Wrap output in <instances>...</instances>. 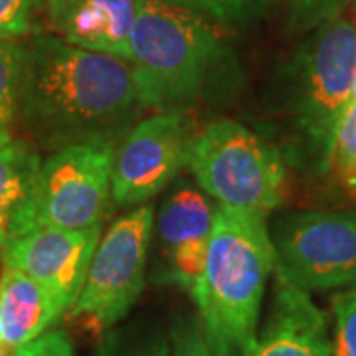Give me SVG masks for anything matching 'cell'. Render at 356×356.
<instances>
[{
	"mask_svg": "<svg viewBox=\"0 0 356 356\" xmlns=\"http://www.w3.org/2000/svg\"><path fill=\"white\" fill-rule=\"evenodd\" d=\"M250 356H331L327 315L309 293L275 275L269 317Z\"/></svg>",
	"mask_w": 356,
	"mask_h": 356,
	"instance_id": "7c38bea8",
	"label": "cell"
},
{
	"mask_svg": "<svg viewBox=\"0 0 356 356\" xmlns=\"http://www.w3.org/2000/svg\"><path fill=\"white\" fill-rule=\"evenodd\" d=\"M36 0H0V42L26 36L32 28Z\"/></svg>",
	"mask_w": 356,
	"mask_h": 356,
	"instance_id": "44dd1931",
	"label": "cell"
},
{
	"mask_svg": "<svg viewBox=\"0 0 356 356\" xmlns=\"http://www.w3.org/2000/svg\"><path fill=\"white\" fill-rule=\"evenodd\" d=\"M135 0H77L58 24L67 44L129 62Z\"/></svg>",
	"mask_w": 356,
	"mask_h": 356,
	"instance_id": "5bb4252c",
	"label": "cell"
},
{
	"mask_svg": "<svg viewBox=\"0 0 356 356\" xmlns=\"http://www.w3.org/2000/svg\"><path fill=\"white\" fill-rule=\"evenodd\" d=\"M46 2H48V13H50L51 22L58 28V24L64 20L67 10L76 4L77 0H46Z\"/></svg>",
	"mask_w": 356,
	"mask_h": 356,
	"instance_id": "d4e9b609",
	"label": "cell"
},
{
	"mask_svg": "<svg viewBox=\"0 0 356 356\" xmlns=\"http://www.w3.org/2000/svg\"><path fill=\"white\" fill-rule=\"evenodd\" d=\"M143 111L127 60L42 36L24 46L18 127L40 147L111 143L135 127Z\"/></svg>",
	"mask_w": 356,
	"mask_h": 356,
	"instance_id": "6da1fadb",
	"label": "cell"
},
{
	"mask_svg": "<svg viewBox=\"0 0 356 356\" xmlns=\"http://www.w3.org/2000/svg\"><path fill=\"white\" fill-rule=\"evenodd\" d=\"M115 149L111 143H77L54 151L42 161L32 198L16 224L14 238L40 228L103 226L113 204Z\"/></svg>",
	"mask_w": 356,
	"mask_h": 356,
	"instance_id": "8992f818",
	"label": "cell"
},
{
	"mask_svg": "<svg viewBox=\"0 0 356 356\" xmlns=\"http://www.w3.org/2000/svg\"><path fill=\"white\" fill-rule=\"evenodd\" d=\"M275 271V245L266 220L216 204L204 269L191 295L212 356H250L259 311Z\"/></svg>",
	"mask_w": 356,
	"mask_h": 356,
	"instance_id": "7a4b0ae2",
	"label": "cell"
},
{
	"mask_svg": "<svg viewBox=\"0 0 356 356\" xmlns=\"http://www.w3.org/2000/svg\"><path fill=\"white\" fill-rule=\"evenodd\" d=\"M170 350V343L163 341V339H153L147 343L137 344L133 348H125V350H117L113 343H107L105 350H102L99 356H168Z\"/></svg>",
	"mask_w": 356,
	"mask_h": 356,
	"instance_id": "cb8c5ba5",
	"label": "cell"
},
{
	"mask_svg": "<svg viewBox=\"0 0 356 356\" xmlns=\"http://www.w3.org/2000/svg\"><path fill=\"white\" fill-rule=\"evenodd\" d=\"M168 356H212L204 337L200 318H191L175 327Z\"/></svg>",
	"mask_w": 356,
	"mask_h": 356,
	"instance_id": "7402d4cb",
	"label": "cell"
},
{
	"mask_svg": "<svg viewBox=\"0 0 356 356\" xmlns=\"http://www.w3.org/2000/svg\"><path fill=\"white\" fill-rule=\"evenodd\" d=\"M356 77V4L313 28L285 70V109L299 159L317 175L329 172L337 129Z\"/></svg>",
	"mask_w": 356,
	"mask_h": 356,
	"instance_id": "277c9868",
	"label": "cell"
},
{
	"mask_svg": "<svg viewBox=\"0 0 356 356\" xmlns=\"http://www.w3.org/2000/svg\"><path fill=\"white\" fill-rule=\"evenodd\" d=\"M16 356H76L74 344L62 329L44 332L32 343L16 348Z\"/></svg>",
	"mask_w": 356,
	"mask_h": 356,
	"instance_id": "603a6c76",
	"label": "cell"
},
{
	"mask_svg": "<svg viewBox=\"0 0 356 356\" xmlns=\"http://www.w3.org/2000/svg\"><path fill=\"white\" fill-rule=\"evenodd\" d=\"M24 46L0 42V147L14 139L18 127V102Z\"/></svg>",
	"mask_w": 356,
	"mask_h": 356,
	"instance_id": "2e32d148",
	"label": "cell"
},
{
	"mask_svg": "<svg viewBox=\"0 0 356 356\" xmlns=\"http://www.w3.org/2000/svg\"><path fill=\"white\" fill-rule=\"evenodd\" d=\"M216 206L202 188L178 184L166 198L159 216V245L166 259V277L192 291L200 277Z\"/></svg>",
	"mask_w": 356,
	"mask_h": 356,
	"instance_id": "8fae6325",
	"label": "cell"
},
{
	"mask_svg": "<svg viewBox=\"0 0 356 356\" xmlns=\"http://www.w3.org/2000/svg\"><path fill=\"white\" fill-rule=\"evenodd\" d=\"M192 135L186 109L159 111L119 140L111 170V194L117 206L149 202L186 166Z\"/></svg>",
	"mask_w": 356,
	"mask_h": 356,
	"instance_id": "9c48e42d",
	"label": "cell"
},
{
	"mask_svg": "<svg viewBox=\"0 0 356 356\" xmlns=\"http://www.w3.org/2000/svg\"><path fill=\"white\" fill-rule=\"evenodd\" d=\"M16 348L18 346H10V344L0 341V356H16Z\"/></svg>",
	"mask_w": 356,
	"mask_h": 356,
	"instance_id": "484cf974",
	"label": "cell"
},
{
	"mask_svg": "<svg viewBox=\"0 0 356 356\" xmlns=\"http://www.w3.org/2000/svg\"><path fill=\"white\" fill-rule=\"evenodd\" d=\"M224 26L168 0H135L129 64L143 109H186L224 51Z\"/></svg>",
	"mask_w": 356,
	"mask_h": 356,
	"instance_id": "3957f363",
	"label": "cell"
},
{
	"mask_svg": "<svg viewBox=\"0 0 356 356\" xmlns=\"http://www.w3.org/2000/svg\"><path fill=\"white\" fill-rule=\"evenodd\" d=\"M102 228L28 232L0 248L2 266L42 283L70 311L86 283L91 257L102 240Z\"/></svg>",
	"mask_w": 356,
	"mask_h": 356,
	"instance_id": "30bf717a",
	"label": "cell"
},
{
	"mask_svg": "<svg viewBox=\"0 0 356 356\" xmlns=\"http://www.w3.org/2000/svg\"><path fill=\"white\" fill-rule=\"evenodd\" d=\"M153 232L154 206L149 202L135 206L105 229L81 293L67 311L70 318L99 337L127 315L145 287Z\"/></svg>",
	"mask_w": 356,
	"mask_h": 356,
	"instance_id": "52a82bcc",
	"label": "cell"
},
{
	"mask_svg": "<svg viewBox=\"0 0 356 356\" xmlns=\"http://www.w3.org/2000/svg\"><path fill=\"white\" fill-rule=\"evenodd\" d=\"M275 275L303 291L356 285V212L289 214L271 236Z\"/></svg>",
	"mask_w": 356,
	"mask_h": 356,
	"instance_id": "ba28073f",
	"label": "cell"
},
{
	"mask_svg": "<svg viewBox=\"0 0 356 356\" xmlns=\"http://www.w3.org/2000/svg\"><path fill=\"white\" fill-rule=\"evenodd\" d=\"M331 356H356V289L332 297Z\"/></svg>",
	"mask_w": 356,
	"mask_h": 356,
	"instance_id": "d6986e66",
	"label": "cell"
},
{
	"mask_svg": "<svg viewBox=\"0 0 356 356\" xmlns=\"http://www.w3.org/2000/svg\"><path fill=\"white\" fill-rule=\"evenodd\" d=\"M186 168L218 206L267 220L283 202L287 168L281 151L238 121H212L194 135Z\"/></svg>",
	"mask_w": 356,
	"mask_h": 356,
	"instance_id": "5b68a950",
	"label": "cell"
},
{
	"mask_svg": "<svg viewBox=\"0 0 356 356\" xmlns=\"http://www.w3.org/2000/svg\"><path fill=\"white\" fill-rule=\"evenodd\" d=\"M334 182L356 198V102L348 103L332 145L329 172Z\"/></svg>",
	"mask_w": 356,
	"mask_h": 356,
	"instance_id": "e0dca14e",
	"label": "cell"
},
{
	"mask_svg": "<svg viewBox=\"0 0 356 356\" xmlns=\"http://www.w3.org/2000/svg\"><path fill=\"white\" fill-rule=\"evenodd\" d=\"M42 166L38 149L26 139L0 147V248L14 238L18 220L32 198Z\"/></svg>",
	"mask_w": 356,
	"mask_h": 356,
	"instance_id": "9a60e30c",
	"label": "cell"
},
{
	"mask_svg": "<svg viewBox=\"0 0 356 356\" xmlns=\"http://www.w3.org/2000/svg\"><path fill=\"white\" fill-rule=\"evenodd\" d=\"M67 313L62 301L42 283L18 269L0 275V341L10 346L32 343Z\"/></svg>",
	"mask_w": 356,
	"mask_h": 356,
	"instance_id": "4fadbf2b",
	"label": "cell"
},
{
	"mask_svg": "<svg viewBox=\"0 0 356 356\" xmlns=\"http://www.w3.org/2000/svg\"><path fill=\"white\" fill-rule=\"evenodd\" d=\"M224 26H248L264 14L266 0H168Z\"/></svg>",
	"mask_w": 356,
	"mask_h": 356,
	"instance_id": "ac0fdd59",
	"label": "cell"
},
{
	"mask_svg": "<svg viewBox=\"0 0 356 356\" xmlns=\"http://www.w3.org/2000/svg\"><path fill=\"white\" fill-rule=\"evenodd\" d=\"M295 28H317L341 14L353 0H277Z\"/></svg>",
	"mask_w": 356,
	"mask_h": 356,
	"instance_id": "ffe728a7",
	"label": "cell"
}]
</instances>
